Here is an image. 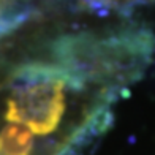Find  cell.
Instances as JSON below:
<instances>
[{"label": "cell", "instance_id": "obj_4", "mask_svg": "<svg viewBox=\"0 0 155 155\" xmlns=\"http://www.w3.org/2000/svg\"><path fill=\"white\" fill-rule=\"evenodd\" d=\"M149 2H152V0H149Z\"/></svg>", "mask_w": 155, "mask_h": 155}, {"label": "cell", "instance_id": "obj_1", "mask_svg": "<svg viewBox=\"0 0 155 155\" xmlns=\"http://www.w3.org/2000/svg\"><path fill=\"white\" fill-rule=\"evenodd\" d=\"M10 95L5 101L3 124L27 127L38 139L57 150L74 149L68 138L59 135L67 112L63 89L82 92L87 86L55 63L27 62L15 67L6 78ZM84 155L82 150H78Z\"/></svg>", "mask_w": 155, "mask_h": 155}, {"label": "cell", "instance_id": "obj_2", "mask_svg": "<svg viewBox=\"0 0 155 155\" xmlns=\"http://www.w3.org/2000/svg\"><path fill=\"white\" fill-rule=\"evenodd\" d=\"M100 54L106 87L127 89L139 81L155 57V33L147 27L131 25L100 37Z\"/></svg>", "mask_w": 155, "mask_h": 155}, {"label": "cell", "instance_id": "obj_3", "mask_svg": "<svg viewBox=\"0 0 155 155\" xmlns=\"http://www.w3.org/2000/svg\"><path fill=\"white\" fill-rule=\"evenodd\" d=\"M55 65L70 71L84 84H101L106 87V74L100 54V37L89 30L62 33L49 45Z\"/></svg>", "mask_w": 155, "mask_h": 155}]
</instances>
